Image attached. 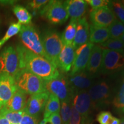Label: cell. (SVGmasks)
<instances>
[{"label":"cell","instance_id":"cell-43","mask_svg":"<svg viewBox=\"0 0 124 124\" xmlns=\"http://www.w3.org/2000/svg\"><path fill=\"white\" fill-rule=\"evenodd\" d=\"M121 2L122 3V4H123L124 5V1H121Z\"/></svg>","mask_w":124,"mask_h":124},{"label":"cell","instance_id":"cell-3","mask_svg":"<svg viewBox=\"0 0 124 124\" xmlns=\"http://www.w3.org/2000/svg\"><path fill=\"white\" fill-rule=\"evenodd\" d=\"M41 39L46 58L57 67L59 55L63 46L60 33L55 29H48Z\"/></svg>","mask_w":124,"mask_h":124},{"label":"cell","instance_id":"cell-7","mask_svg":"<svg viewBox=\"0 0 124 124\" xmlns=\"http://www.w3.org/2000/svg\"><path fill=\"white\" fill-rule=\"evenodd\" d=\"M93 108H101L107 106L110 102L111 89L105 81L93 84L87 91Z\"/></svg>","mask_w":124,"mask_h":124},{"label":"cell","instance_id":"cell-18","mask_svg":"<svg viewBox=\"0 0 124 124\" xmlns=\"http://www.w3.org/2000/svg\"><path fill=\"white\" fill-rule=\"evenodd\" d=\"M103 49L100 45L94 44L90 57L86 71L93 77L101 70L102 61Z\"/></svg>","mask_w":124,"mask_h":124},{"label":"cell","instance_id":"cell-38","mask_svg":"<svg viewBox=\"0 0 124 124\" xmlns=\"http://www.w3.org/2000/svg\"><path fill=\"white\" fill-rule=\"evenodd\" d=\"M0 124H10L9 121L4 117V116L0 114Z\"/></svg>","mask_w":124,"mask_h":124},{"label":"cell","instance_id":"cell-10","mask_svg":"<svg viewBox=\"0 0 124 124\" xmlns=\"http://www.w3.org/2000/svg\"><path fill=\"white\" fill-rule=\"evenodd\" d=\"M72 104L81 116L82 124H91L90 114L93 108L87 91L74 93Z\"/></svg>","mask_w":124,"mask_h":124},{"label":"cell","instance_id":"cell-26","mask_svg":"<svg viewBox=\"0 0 124 124\" xmlns=\"http://www.w3.org/2000/svg\"><path fill=\"white\" fill-rule=\"evenodd\" d=\"M24 114L23 110L20 111H12L1 108L0 114L5 117L10 124H19Z\"/></svg>","mask_w":124,"mask_h":124},{"label":"cell","instance_id":"cell-34","mask_svg":"<svg viewBox=\"0 0 124 124\" xmlns=\"http://www.w3.org/2000/svg\"><path fill=\"white\" fill-rule=\"evenodd\" d=\"M81 120L82 118L80 114L78 112L72 104L71 116L70 118L69 124H80Z\"/></svg>","mask_w":124,"mask_h":124},{"label":"cell","instance_id":"cell-41","mask_svg":"<svg viewBox=\"0 0 124 124\" xmlns=\"http://www.w3.org/2000/svg\"><path fill=\"white\" fill-rule=\"evenodd\" d=\"M120 39L124 43V33L121 36V38H120Z\"/></svg>","mask_w":124,"mask_h":124},{"label":"cell","instance_id":"cell-5","mask_svg":"<svg viewBox=\"0 0 124 124\" xmlns=\"http://www.w3.org/2000/svg\"><path fill=\"white\" fill-rule=\"evenodd\" d=\"M19 38L23 46L35 54L46 58L41 39L34 26L31 24L22 25L19 32Z\"/></svg>","mask_w":124,"mask_h":124},{"label":"cell","instance_id":"cell-11","mask_svg":"<svg viewBox=\"0 0 124 124\" xmlns=\"http://www.w3.org/2000/svg\"><path fill=\"white\" fill-rule=\"evenodd\" d=\"M94 44L88 41L75 50V58L69 75H72L85 71Z\"/></svg>","mask_w":124,"mask_h":124},{"label":"cell","instance_id":"cell-4","mask_svg":"<svg viewBox=\"0 0 124 124\" xmlns=\"http://www.w3.org/2000/svg\"><path fill=\"white\" fill-rule=\"evenodd\" d=\"M45 88L47 92L56 96L61 102L72 100L74 91L70 84L68 77L64 74L61 72L56 77L45 81Z\"/></svg>","mask_w":124,"mask_h":124},{"label":"cell","instance_id":"cell-9","mask_svg":"<svg viewBox=\"0 0 124 124\" xmlns=\"http://www.w3.org/2000/svg\"><path fill=\"white\" fill-rule=\"evenodd\" d=\"M103 49L100 71L103 74H111L124 67V54L118 51Z\"/></svg>","mask_w":124,"mask_h":124},{"label":"cell","instance_id":"cell-8","mask_svg":"<svg viewBox=\"0 0 124 124\" xmlns=\"http://www.w3.org/2000/svg\"><path fill=\"white\" fill-rule=\"evenodd\" d=\"M19 70L16 49L11 46H5L0 52V74H8L14 77Z\"/></svg>","mask_w":124,"mask_h":124},{"label":"cell","instance_id":"cell-25","mask_svg":"<svg viewBox=\"0 0 124 124\" xmlns=\"http://www.w3.org/2000/svg\"><path fill=\"white\" fill-rule=\"evenodd\" d=\"M102 48L118 51L124 54V43L120 39H110L100 44Z\"/></svg>","mask_w":124,"mask_h":124},{"label":"cell","instance_id":"cell-37","mask_svg":"<svg viewBox=\"0 0 124 124\" xmlns=\"http://www.w3.org/2000/svg\"><path fill=\"white\" fill-rule=\"evenodd\" d=\"M48 123L49 124H62V119L59 113L52 114L47 118Z\"/></svg>","mask_w":124,"mask_h":124},{"label":"cell","instance_id":"cell-40","mask_svg":"<svg viewBox=\"0 0 124 124\" xmlns=\"http://www.w3.org/2000/svg\"><path fill=\"white\" fill-rule=\"evenodd\" d=\"M15 1H0V4L12 5L15 3Z\"/></svg>","mask_w":124,"mask_h":124},{"label":"cell","instance_id":"cell-42","mask_svg":"<svg viewBox=\"0 0 124 124\" xmlns=\"http://www.w3.org/2000/svg\"><path fill=\"white\" fill-rule=\"evenodd\" d=\"M120 124H124V118H122L121 120Z\"/></svg>","mask_w":124,"mask_h":124},{"label":"cell","instance_id":"cell-2","mask_svg":"<svg viewBox=\"0 0 124 124\" xmlns=\"http://www.w3.org/2000/svg\"><path fill=\"white\" fill-rule=\"evenodd\" d=\"M14 78L17 89L27 95H33L46 91L44 80L27 70L20 69Z\"/></svg>","mask_w":124,"mask_h":124},{"label":"cell","instance_id":"cell-24","mask_svg":"<svg viewBox=\"0 0 124 124\" xmlns=\"http://www.w3.org/2000/svg\"><path fill=\"white\" fill-rule=\"evenodd\" d=\"M13 12L20 24L24 25L31 24L32 16L25 8L20 5H17L13 7Z\"/></svg>","mask_w":124,"mask_h":124},{"label":"cell","instance_id":"cell-14","mask_svg":"<svg viewBox=\"0 0 124 124\" xmlns=\"http://www.w3.org/2000/svg\"><path fill=\"white\" fill-rule=\"evenodd\" d=\"M15 78L8 74H0V109L17 90Z\"/></svg>","mask_w":124,"mask_h":124},{"label":"cell","instance_id":"cell-21","mask_svg":"<svg viewBox=\"0 0 124 124\" xmlns=\"http://www.w3.org/2000/svg\"><path fill=\"white\" fill-rule=\"evenodd\" d=\"M110 39L108 28L99 27L91 24L90 26V42L100 45Z\"/></svg>","mask_w":124,"mask_h":124},{"label":"cell","instance_id":"cell-17","mask_svg":"<svg viewBox=\"0 0 124 124\" xmlns=\"http://www.w3.org/2000/svg\"><path fill=\"white\" fill-rule=\"evenodd\" d=\"M90 26L85 17L78 20L77 32L72 46L76 49L89 41Z\"/></svg>","mask_w":124,"mask_h":124},{"label":"cell","instance_id":"cell-19","mask_svg":"<svg viewBox=\"0 0 124 124\" xmlns=\"http://www.w3.org/2000/svg\"><path fill=\"white\" fill-rule=\"evenodd\" d=\"M64 5L69 16L77 20L83 17L87 9V4L83 0H69L64 1Z\"/></svg>","mask_w":124,"mask_h":124},{"label":"cell","instance_id":"cell-39","mask_svg":"<svg viewBox=\"0 0 124 124\" xmlns=\"http://www.w3.org/2000/svg\"><path fill=\"white\" fill-rule=\"evenodd\" d=\"M121 123V120L117 118L113 117L112 120H111L109 124H120Z\"/></svg>","mask_w":124,"mask_h":124},{"label":"cell","instance_id":"cell-36","mask_svg":"<svg viewBox=\"0 0 124 124\" xmlns=\"http://www.w3.org/2000/svg\"><path fill=\"white\" fill-rule=\"evenodd\" d=\"M38 119L32 117L24 112L23 117L19 124H38Z\"/></svg>","mask_w":124,"mask_h":124},{"label":"cell","instance_id":"cell-6","mask_svg":"<svg viewBox=\"0 0 124 124\" xmlns=\"http://www.w3.org/2000/svg\"><path fill=\"white\" fill-rule=\"evenodd\" d=\"M40 13L41 16L55 25L64 24L69 17L64 1H48Z\"/></svg>","mask_w":124,"mask_h":124},{"label":"cell","instance_id":"cell-32","mask_svg":"<svg viewBox=\"0 0 124 124\" xmlns=\"http://www.w3.org/2000/svg\"><path fill=\"white\" fill-rule=\"evenodd\" d=\"M113 116L109 111H103L98 114L97 121L100 124H109L112 120Z\"/></svg>","mask_w":124,"mask_h":124},{"label":"cell","instance_id":"cell-28","mask_svg":"<svg viewBox=\"0 0 124 124\" xmlns=\"http://www.w3.org/2000/svg\"><path fill=\"white\" fill-rule=\"evenodd\" d=\"M110 39H120L124 33V24L116 19L108 28Z\"/></svg>","mask_w":124,"mask_h":124},{"label":"cell","instance_id":"cell-16","mask_svg":"<svg viewBox=\"0 0 124 124\" xmlns=\"http://www.w3.org/2000/svg\"><path fill=\"white\" fill-rule=\"evenodd\" d=\"M75 58V49L72 45H63L57 62V67L58 70L63 74L69 72L72 69Z\"/></svg>","mask_w":124,"mask_h":124},{"label":"cell","instance_id":"cell-22","mask_svg":"<svg viewBox=\"0 0 124 124\" xmlns=\"http://www.w3.org/2000/svg\"><path fill=\"white\" fill-rule=\"evenodd\" d=\"M77 24L78 20L71 18L70 21L67 25L61 35L63 45L71 46L72 44L75 36L76 32H77Z\"/></svg>","mask_w":124,"mask_h":124},{"label":"cell","instance_id":"cell-33","mask_svg":"<svg viewBox=\"0 0 124 124\" xmlns=\"http://www.w3.org/2000/svg\"><path fill=\"white\" fill-rule=\"evenodd\" d=\"M85 1L92 8V9L105 7H109L110 4V1L107 0H86Z\"/></svg>","mask_w":124,"mask_h":124},{"label":"cell","instance_id":"cell-31","mask_svg":"<svg viewBox=\"0 0 124 124\" xmlns=\"http://www.w3.org/2000/svg\"><path fill=\"white\" fill-rule=\"evenodd\" d=\"M109 7L113 10L116 18L124 24V5L121 2L110 1Z\"/></svg>","mask_w":124,"mask_h":124},{"label":"cell","instance_id":"cell-23","mask_svg":"<svg viewBox=\"0 0 124 124\" xmlns=\"http://www.w3.org/2000/svg\"><path fill=\"white\" fill-rule=\"evenodd\" d=\"M60 110V100L56 96L49 94L48 99L44 108V118L47 119L49 116Z\"/></svg>","mask_w":124,"mask_h":124},{"label":"cell","instance_id":"cell-12","mask_svg":"<svg viewBox=\"0 0 124 124\" xmlns=\"http://www.w3.org/2000/svg\"><path fill=\"white\" fill-rule=\"evenodd\" d=\"M90 18L92 25L108 28L117 19L113 10L109 7L92 9L90 13Z\"/></svg>","mask_w":124,"mask_h":124},{"label":"cell","instance_id":"cell-15","mask_svg":"<svg viewBox=\"0 0 124 124\" xmlns=\"http://www.w3.org/2000/svg\"><path fill=\"white\" fill-rule=\"evenodd\" d=\"M68 79L74 94L78 91L89 90L93 85V77L86 70L72 75H69Z\"/></svg>","mask_w":124,"mask_h":124},{"label":"cell","instance_id":"cell-29","mask_svg":"<svg viewBox=\"0 0 124 124\" xmlns=\"http://www.w3.org/2000/svg\"><path fill=\"white\" fill-rule=\"evenodd\" d=\"M71 107L72 100L62 102V106L60 107V110L62 124H69L71 113Z\"/></svg>","mask_w":124,"mask_h":124},{"label":"cell","instance_id":"cell-20","mask_svg":"<svg viewBox=\"0 0 124 124\" xmlns=\"http://www.w3.org/2000/svg\"><path fill=\"white\" fill-rule=\"evenodd\" d=\"M27 100V94L24 91L17 89L10 100L1 108L12 111L23 110Z\"/></svg>","mask_w":124,"mask_h":124},{"label":"cell","instance_id":"cell-27","mask_svg":"<svg viewBox=\"0 0 124 124\" xmlns=\"http://www.w3.org/2000/svg\"><path fill=\"white\" fill-rule=\"evenodd\" d=\"M22 25L19 23H13L10 25L5 35L0 40V49L12 37L19 33Z\"/></svg>","mask_w":124,"mask_h":124},{"label":"cell","instance_id":"cell-1","mask_svg":"<svg viewBox=\"0 0 124 124\" xmlns=\"http://www.w3.org/2000/svg\"><path fill=\"white\" fill-rule=\"evenodd\" d=\"M20 69H25L44 81L59 75V71L53 63L41 56L28 49L21 44L16 46Z\"/></svg>","mask_w":124,"mask_h":124},{"label":"cell","instance_id":"cell-13","mask_svg":"<svg viewBox=\"0 0 124 124\" xmlns=\"http://www.w3.org/2000/svg\"><path fill=\"white\" fill-rule=\"evenodd\" d=\"M49 95V93L47 91L31 95L27 100L23 111L26 114L38 118L41 112L44 110Z\"/></svg>","mask_w":124,"mask_h":124},{"label":"cell","instance_id":"cell-30","mask_svg":"<svg viewBox=\"0 0 124 124\" xmlns=\"http://www.w3.org/2000/svg\"><path fill=\"white\" fill-rule=\"evenodd\" d=\"M113 104L118 110L124 113V79L118 91L113 98Z\"/></svg>","mask_w":124,"mask_h":124},{"label":"cell","instance_id":"cell-35","mask_svg":"<svg viewBox=\"0 0 124 124\" xmlns=\"http://www.w3.org/2000/svg\"><path fill=\"white\" fill-rule=\"evenodd\" d=\"M48 1L46 0H33L28 3L29 7L33 10H38L43 8L47 4Z\"/></svg>","mask_w":124,"mask_h":124}]
</instances>
